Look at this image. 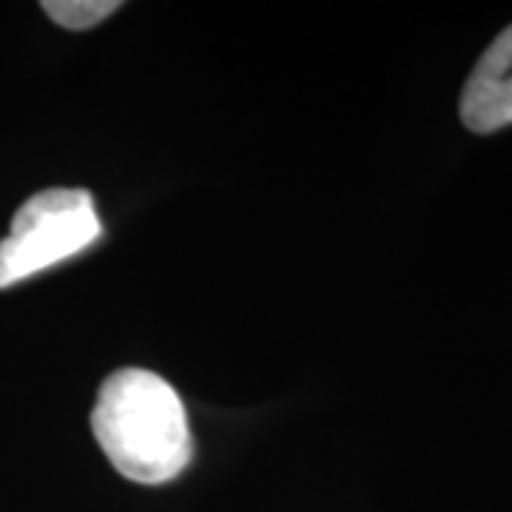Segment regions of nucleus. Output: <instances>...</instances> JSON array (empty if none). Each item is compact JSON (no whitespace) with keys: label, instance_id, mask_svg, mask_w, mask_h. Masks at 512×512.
Returning a JSON list of instances; mask_svg holds the SVG:
<instances>
[{"label":"nucleus","instance_id":"obj_1","mask_svg":"<svg viewBox=\"0 0 512 512\" xmlns=\"http://www.w3.org/2000/svg\"><path fill=\"white\" fill-rule=\"evenodd\" d=\"M92 433L111 467L137 484H165L191 461L183 399L163 376L126 367L103 382L92 410Z\"/></svg>","mask_w":512,"mask_h":512},{"label":"nucleus","instance_id":"obj_2","mask_svg":"<svg viewBox=\"0 0 512 512\" xmlns=\"http://www.w3.org/2000/svg\"><path fill=\"white\" fill-rule=\"evenodd\" d=\"M103 234L89 191L46 188L23 202L9 234L0 239V288L83 254Z\"/></svg>","mask_w":512,"mask_h":512},{"label":"nucleus","instance_id":"obj_3","mask_svg":"<svg viewBox=\"0 0 512 512\" xmlns=\"http://www.w3.org/2000/svg\"><path fill=\"white\" fill-rule=\"evenodd\" d=\"M461 120L476 134L512 126V26L481 55L461 92Z\"/></svg>","mask_w":512,"mask_h":512},{"label":"nucleus","instance_id":"obj_4","mask_svg":"<svg viewBox=\"0 0 512 512\" xmlns=\"http://www.w3.org/2000/svg\"><path fill=\"white\" fill-rule=\"evenodd\" d=\"M117 9H120L117 0H46L43 3V12L55 20L57 26L72 29V32L92 29Z\"/></svg>","mask_w":512,"mask_h":512}]
</instances>
